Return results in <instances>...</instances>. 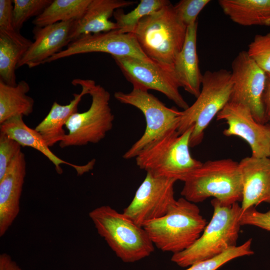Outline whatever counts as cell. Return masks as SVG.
<instances>
[{"instance_id": "cell-1", "label": "cell", "mask_w": 270, "mask_h": 270, "mask_svg": "<svg viewBox=\"0 0 270 270\" xmlns=\"http://www.w3.org/2000/svg\"><path fill=\"white\" fill-rule=\"evenodd\" d=\"M187 27L177 16L171 2L143 18L130 32L152 61L172 68L182 49Z\"/></svg>"}, {"instance_id": "cell-2", "label": "cell", "mask_w": 270, "mask_h": 270, "mask_svg": "<svg viewBox=\"0 0 270 270\" xmlns=\"http://www.w3.org/2000/svg\"><path fill=\"white\" fill-rule=\"evenodd\" d=\"M212 216L200 238L188 248L174 254L171 260L182 268L212 258L236 246L240 226L241 206L211 200Z\"/></svg>"}, {"instance_id": "cell-3", "label": "cell", "mask_w": 270, "mask_h": 270, "mask_svg": "<svg viewBox=\"0 0 270 270\" xmlns=\"http://www.w3.org/2000/svg\"><path fill=\"white\" fill-rule=\"evenodd\" d=\"M206 224L198 206L182 197L175 200L164 216L144 223L142 227L154 246L174 254L190 246Z\"/></svg>"}, {"instance_id": "cell-4", "label": "cell", "mask_w": 270, "mask_h": 270, "mask_svg": "<svg viewBox=\"0 0 270 270\" xmlns=\"http://www.w3.org/2000/svg\"><path fill=\"white\" fill-rule=\"evenodd\" d=\"M184 182L181 195L194 204L210 197L225 205L242 200V182L239 162L230 158L206 161Z\"/></svg>"}, {"instance_id": "cell-5", "label": "cell", "mask_w": 270, "mask_h": 270, "mask_svg": "<svg viewBox=\"0 0 270 270\" xmlns=\"http://www.w3.org/2000/svg\"><path fill=\"white\" fill-rule=\"evenodd\" d=\"M88 216L99 235L124 262L140 260L154 251V246L144 229L123 212L102 206L90 211Z\"/></svg>"}, {"instance_id": "cell-6", "label": "cell", "mask_w": 270, "mask_h": 270, "mask_svg": "<svg viewBox=\"0 0 270 270\" xmlns=\"http://www.w3.org/2000/svg\"><path fill=\"white\" fill-rule=\"evenodd\" d=\"M232 90L231 72L226 69L206 70L202 74L201 90L193 104L182 111L177 130L182 134L194 127L190 146L203 140L204 131L213 118L230 101Z\"/></svg>"}, {"instance_id": "cell-7", "label": "cell", "mask_w": 270, "mask_h": 270, "mask_svg": "<svg viewBox=\"0 0 270 270\" xmlns=\"http://www.w3.org/2000/svg\"><path fill=\"white\" fill-rule=\"evenodd\" d=\"M194 127L167 135L144 148L136 157L138 166L152 174L184 182L202 162L192 157L190 140Z\"/></svg>"}, {"instance_id": "cell-8", "label": "cell", "mask_w": 270, "mask_h": 270, "mask_svg": "<svg viewBox=\"0 0 270 270\" xmlns=\"http://www.w3.org/2000/svg\"><path fill=\"white\" fill-rule=\"evenodd\" d=\"M114 96L120 102L140 110L144 114L146 122L144 133L124 154V158H136L150 144L177 131L182 111L175 108L167 107L148 91L132 88L128 93L116 92Z\"/></svg>"}, {"instance_id": "cell-9", "label": "cell", "mask_w": 270, "mask_h": 270, "mask_svg": "<svg viewBox=\"0 0 270 270\" xmlns=\"http://www.w3.org/2000/svg\"><path fill=\"white\" fill-rule=\"evenodd\" d=\"M88 94L92 97L90 108L69 118L65 125L68 133L59 142L61 148L98 143L112 130L114 115L109 104L110 94L91 80Z\"/></svg>"}, {"instance_id": "cell-10", "label": "cell", "mask_w": 270, "mask_h": 270, "mask_svg": "<svg viewBox=\"0 0 270 270\" xmlns=\"http://www.w3.org/2000/svg\"><path fill=\"white\" fill-rule=\"evenodd\" d=\"M133 88L153 90L165 95L176 106L185 110L189 106L179 91L180 88L172 70L154 61H144L124 56H112Z\"/></svg>"}, {"instance_id": "cell-11", "label": "cell", "mask_w": 270, "mask_h": 270, "mask_svg": "<svg viewBox=\"0 0 270 270\" xmlns=\"http://www.w3.org/2000/svg\"><path fill=\"white\" fill-rule=\"evenodd\" d=\"M230 72L232 90L230 101L246 106L258 122L268 124L262 101L267 74L246 50L240 52L234 59Z\"/></svg>"}, {"instance_id": "cell-12", "label": "cell", "mask_w": 270, "mask_h": 270, "mask_svg": "<svg viewBox=\"0 0 270 270\" xmlns=\"http://www.w3.org/2000/svg\"><path fill=\"white\" fill-rule=\"evenodd\" d=\"M174 178L146 175L123 213L138 225L164 216L176 200Z\"/></svg>"}, {"instance_id": "cell-13", "label": "cell", "mask_w": 270, "mask_h": 270, "mask_svg": "<svg viewBox=\"0 0 270 270\" xmlns=\"http://www.w3.org/2000/svg\"><path fill=\"white\" fill-rule=\"evenodd\" d=\"M91 52H104L112 56H130L144 61L152 60L142 51L134 34L116 30L80 36L44 64Z\"/></svg>"}, {"instance_id": "cell-14", "label": "cell", "mask_w": 270, "mask_h": 270, "mask_svg": "<svg viewBox=\"0 0 270 270\" xmlns=\"http://www.w3.org/2000/svg\"><path fill=\"white\" fill-rule=\"evenodd\" d=\"M217 120H224L228 128L224 136H237L250 146L252 156L269 158L270 156V128L269 124L258 122L248 108L230 101L216 116Z\"/></svg>"}, {"instance_id": "cell-15", "label": "cell", "mask_w": 270, "mask_h": 270, "mask_svg": "<svg viewBox=\"0 0 270 270\" xmlns=\"http://www.w3.org/2000/svg\"><path fill=\"white\" fill-rule=\"evenodd\" d=\"M76 20L60 22L43 27L35 26L34 41L18 62L17 68L26 66L32 68L62 50L70 42V34Z\"/></svg>"}, {"instance_id": "cell-16", "label": "cell", "mask_w": 270, "mask_h": 270, "mask_svg": "<svg viewBox=\"0 0 270 270\" xmlns=\"http://www.w3.org/2000/svg\"><path fill=\"white\" fill-rule=\"evenodd\" d=\"M26 176V161L21 152L12 160L0 180V237L6 232L19 214Z\"/></svg>"}, {"instance_id": "cell-17", "label": "cell", "mask_w": 270, "mask_h": 270, "mask_svg": "<svg viewBox=\"0 0 270 270\" xmlns=\"http://www.w3.org/2000/svg\"><path fill=\"white\" fill-rule=\"evenodd\" d=\"M239 166L242 182V214L262 202L270 203V159L251 156L242 158Z\"/></svg>"}, {"instance_id": "cell-18", "label": "cell", "mask_w": 270, "mask_h": 270, "mask_svg": "<svg viewBox=\"0 0 270 270\" xmlns=\"http://www.w3.org/2000/svg\"><path fill=\"white\" fill-rule=\"evenodd\" d=\"M0 132L16 141L22 146L30 147L40 152L54 164L58 174L62 173L61 164L73 168L78 176H82L92 170L96 164V160L92 159L86 164L77 165L58 157L50 150L41 135L25 124L22 116H13L5 121L0 126Z\"/></svg>"}, {"instance_id": "cell-19", "label": "cell", "mask_w": 270, "mask_h": 270, "mask_svg": "<svg viewBox=\"0 0 270 270\" xmlns=\"http://www.w3.org/2000/svg\"><path fill=\"white\" fill-rule=\"evenodd\" d=\"M197 29L198 22L187 28L183 47L172 66L180 87L196 98L200 94L202 79L196 50Z\"/></svg>"}, {"instance_id": "cell-20", "label": "cell", "mask_w": 270, "mask_h": 270, "mask_svg": "<svg viewBox=\"0 0 270 270\" xmlns=\"http://www.w3.org/2000/svg\"><path fill=\"white\" fill-rule=\"evenodd\" d=\"M135 3L125 0H91L82 17L74 23L70 42L84 35L118 30L116 23L109 18L116 10Z\"/></svg>"}, {"instance_id": "cell-21", "label": "cell", "mask_w": 270, "mask_h": 270, "mask_svg": "<svg viewBox=\"0 0 270 270\" xmlns=\"http://www.w3.org/2000/svg\"><path fill=\"white\" fill-rule=\"evenodd\" d=\"M90 81L91 80L74 79L72 84L80 86L81 92L74 94L73 99L68 104L61 105L56 102H54L46 116L35 128L50 147L60 142L66 136L63 126L74 114L78 112V105L82 96L89 94Z\"/></svg>"}, {"instance_id": "cell-22", "label": "cell", "mask_w": 270, "mask_h": 270, "mask_svg": "<svg viewBox=\"0 0 270 270\" xmlns=\"http://www.w3.org/2000/svg\"><path fill=\"white\" fill-rule=\"evenodd\" d=\"M220 6L232 22L242 26H270V0H220Z\"/></svg>"}, {"instance_id": "cell-23", "label": "cell", "mask_w": 270, "mask_h": 270, "mask_svg": "<svg viewBox=\"0 0 270 270\" xmlns=\"http://www.w3.org/2000/svg\"><path fill=\"white\" fill-rule=\"evenodd\" d=\"M30 90L25 80L10 86L0 80V124L13 116L32 112L34 100L27 94Z\"/></svg>"}, {"instance_id": "cell-24", "label": "cell", "mask_w": 270, "mask_h": 270, "mask_svg": "<svg viewBox=\"0 0 270 270\" xmlns=\"http://www.w3.org/2000/svg\"><path fill=\"white\" fill-rule=\"evenodd\" d=\"M91 0H54L32 21L43 27L60 22L77 20L84 14Z\"/></svg>"}, {"instance_id": "cell-25", "label": "cell", "mask_w": 270, "mask_h": 270, "mask_svg": "<svg viewBox=\"0 0 270 270\" xmlns=\"http://www.w3.org/2000/svg\"><path fill=\"white\" fill-rule=\"evenodd\" d=\"M27 50L0 33V80L10 86H15L16 70L20 59Z\"/></svg>"}, {"instance_id": "cell-26", "label": "cell", "mask_w": 270, "mask_h": 270, "mask_svg": "<svg viewBox=\"0 0 270 270\" xmlns=\"http://www.w3.org/2000/svg\"><path fill=\"white\" fill-rule=\"evenodd\" d=\"M170 2L168 0H140L138 6L128 13H124L122 8L116 10L113 16L118 30L124 33H130L143 18Z\"/></svg>"}, {"instance_id": "cell-27", "label": "cell", "mask_w": 270, "mask_h": 270, "mask_svg": "<svg viewBox=\"0 0 270 270\" xmlns=\"http://www.w3.org/2000/svg\"><path fill=\"white\" fill-rule=\"evenodd\" d=\"M252 242V239L250 238L241 245L230 248L212 258L196 262L185 270H216L234 258L253 254Z\"/></svg>"}, {"instance_id": "cell-28", "label": "cell", "mask_w": 270, "mask_h": 270, "mask_svg": "<svg viewBox=\"0 0 270 270\" xmlns=\"http://www.w3.org/2000/svg\"><path fill=\"white\" fill-rule=\"evenodd\" d=\"M52 0H14L12 20L18 32L30 18L39 16L50 5Z\"/></svg>"}, {"instance_id": "cell-29", "label": "cell", "mask_w": 270, "mask_h": 270, "mask_svg": "<svg viewBox=\"0 0 270 270\" xmlns=\"http://www.w3.org/2000/svg\"><path fill=\"white\" fill-rule=\"evenodd\" d=\"M12 0H0V33L10 38L18 46L27 50L32 42L22 36L14 27Z\"/></svg>"}, {"instance_id": "cell-30", "label": "cell", "mask_w": 270, "mask_h": 270, "mask_svg": "<svg viewBox=\"0 0 270 270\" xmlns=\"http://www.w3.org/2000/svg\"><path fill=\"white\" fill-rule=\"evenodd\" d=\"M246 51L260 68L270 74V32L256 35Z\"/></svg>"}, {"instance_id": "cell-31", "label": "cell", "mask_w": 270, "mask_h": 270, "mask_svg": "<svg viewBox=\"0 0 270 270\" xmlns=\"http://www.w3.org/2000/svg\"><path fill=\"white\" fill-rule=\"evenodd\" d=\"M210 2V0H181L174 6L178 18L188 28L197 22L198 15Z\"/></svg>"}, {"instance_id": "cell-32", "label": "cell", "mask_w": 270, "mask_h": 270, "mask_svg": "<svg viewBox=\"0 0 270 270\" xmlns=\"http://www.w3.org/2000/svg\"><path fill=\"white\" fill-rule=\"evenodd\" d=\"M21 147L16 141L0 132V180L12 160L22 152Z\"/></svg>"}, {"instance_id": "cell-33", "label": "cell", "mask_w": 270, "mask_h": 270, "mask_svg": "<svg viewBox=\"0 0 270 270\" xmlns=\"http://www.w3.org/2000/svg\"><path fill=\"white\" fill-rule=\"evenodd\" d=\"M241 226L250 225L270 232V210L262 212L252 207L240 216Z\"/></svg>"}, {"instance_id": "cell-34", "label": "cell", "mask_w": 270, "mask_h": 270, "mask_svg": "<svg viewBox=\"0 0 270 270\" xmlns=\"http://www.w3.org/2000/svg\"><path fill=\"white\" fill-rule=\"evenodd\" d=\"M262 101L267 122L270 123V74H267Z\"/></svg>"}, {"instance_id": "cell-35", "label": "cell", "mask_w": 270, "mask_h": 270, "mask_svg": "<svg viewBox=\"0 0 270 270\" xmlns=\"http://www.w3.org/2000/svg\"><path fill=\"white\" fill-rule=\"evenodd\" d=\"M0 270H22L20 266L13 260L6 253L0 255Z\"/></svg>"}, {"instance_id": "cell-36", "label": "cell", "mask_w": 270, "mask_h": 270, "mask_svg": "<svg viewBox=\"0 0 270 270\" xmlns=\"http://www.w3.org/2000/svg\"><path fill=\"white\" fill-rule=\"evenodd\" d=\"M269 126H270V123L269 124ZM269 158L270 159V156Z\"/></svg>"}]
</instances>
